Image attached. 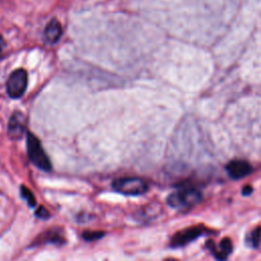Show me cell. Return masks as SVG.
Masks as SVG:
<instances>
[{
  "label": "cell",
  "instance_id": "6da1fadb",
  "mask_svg": "<svg viewBox=\"0 0 261 261\" xmlns=\"http://www.w3.org/2000/svg\"><path fill=\"white\" fill-rule=\"evenodd\" d=\"M203 200V194L196 188H181L171 193L167 198V204L175 209H189Z\"/></svg>",
  "mask_w": 261,
  "mask_h": 261
},
{
  "label": "cell",
  "instance_id": "7a4b0ae2",
  "mask_svg": "<svg viewBox=\"0 0 261 261\" xmlns=\"http://www.w3.org/2000/svg\"><path fill=\"white\" fill-rule=\"evenodd\" d=\"M27 151L30 161L39 169L49 172L52 170L51 161L46 154L40 140L31 132L27 130Z\"/></svg>",
  "mask_w": 261,
  "mask_h": 261
},
{
  "label": "cell",
  "instance_id": "3957f363",
  "mask_svg": "<svg viewBox=\"0 0 261 261\" xmlns=\"http://www.w3.org/2000/svg\"><path fill=\"white\" fill-rule=\"evenodd\" d=\"M112 189L124 196H139L148 191L147 182L138 176H124L116 178L111 184Z\"/></svg>",
  "mask_w": 261,
  "mask_h": 261
},
{
  "label": "cell",
  "instance_id": "277c9868",
  "mask_svg": "<svg viewBox=\"0 0 261 261\" xmlns=\"http://www.w3.org/2000/svg\"><path fill=\"white\" fill-rule=\"evenodd\" d=\"M28 87V72L23 68L13 70L6 82V91L11 99L22 97Z\"/></svg>",
  "mask_w": 261,
  "mask_h": 261
},
{
  "label": "cell",
  "instance_id": "5b68a950",
  "mask_svg": "<svg viewBox=\"0 0 261 261\" xmlns=\"http://www.w3.org/2000/svg\"><path fill=\"white\" fill-rule=\"evenodd\" d=\"M207 228L204 225H193L185 229L178 230L170 239L171 248H180L194 242L205 233Z\"/></svg>",
  "mask_w": 261,
  "mask_h": 261
},
{
  "label": "cell",
  "instance_id": "8992f818",
  "mask_svg": "<svg viewBox=\"0 0 261 261\" xmlns=\"http://www.w3.org/2000/svg\"><path fill=\"white\" fill-rule=\"evenodd\" d=\"M28 117L21 111H14L8 121L7 135L11 140H19L27 133Z\"/></svg>",
  "mask_w": 261,
  "mask_h": 261
},
{
  "label": "cell",
  "instance_id": "52a82bcc",
  "mask_svg": "<svg viewBox=\"0 0 261 261\" xmlns=\"http://www.w3.org/2000/svg\"><path fill=\"white\" fill-rule=\"evenodd\" d=\"M66 243L63 229L61 227H51L41 232L31 244V247L42 246L45 244H53L55 246H62Z\"/></svg>",
  "mask_w": 261,
  "mask_h": 261
},
{
  "label": "cell",
  "instance_id": "ba28073f",
  "mask_svg": "<svg viewBox=\"0 0 261 261\" xmlns=\"http://www.w3.org/2000/svg\"><path fill=\"white\" fill-rule=\"evenodd\" d=\"M225 170L230 178L241 179L253 172L252 165L243 159H233L230 160L225 165Z\"/></svg>",
  "mask_w": 261,
  "mask_h": 261
},
{
  "label": "cell",
  "instance_id": "9c48e42d",
  "mask_svg": "<svg viewBox=\"0 0 261 261\" xmlns=\"http://www.w3.org/2000/svg\"><path fill=\"white\" fill-rule=\"evenodd\" d=\"M205 247L217 260H225L232 252V243L229 238H223L217 245L213 240H207Z\"/></svg>",
  "mask_w": 261,
  "mask_h": 261
},
{
  "label": "cell",
  "instance_id": "30bf717a",
  "mask_svg": "<svg viewBox=\"0 0 261 261\" xmlns=\"http://www.w3.org/2000/svg\"><path fill=\"white\" fill-rule=\"evenodd\" d=\"M61 35H62V27H61L60 22L55 18L51 19L47 23L45 31H44L45 42L47 44L53 45L59 41Z\"/></svg>",
  "mask_w": 261,
  "mask_h": 261
},
{
  "label": "cell",
  "instance_id": "8fae6325",
  "mask_svg": "<svg viewBox=\"0 0 261 261\" xmlns=\"http://www.w3.org/2000/svg\"><path fill=\"white\" fill-rule=\"evenodd\" d=\"M19 192H20L21 198L27 201V203H28V205H29L30 207H32V208H33V207H36V205H37L36 198H35L33 192H32L29 188H27L25 186L22 185V186H20Z\"/></svg>",
  "mask_w": 261,
  "mask_h": 261
},
{
  "label": "cell",
  "instance_id": "7c38bea8",
  "mask_svg": "<svg viewBox=\"0 0 261 261\" xmlns=\"http://www.w3.org/2000/svg\"><path fill=\"white\" fill-rule=\"evenodd\" d=\"M260 227L257 226L255 227L251 232L250 234L247 237V244H249V246H251L252 248H255L257 249L259 247V243H260Z\"/></svg>",
  "mask_w": 261,
  "mask_h": 261
},
{
  "label": "cell",
  "instance_id": "4fadbf2b",
  "mask_svg": "<svg viewBox=\"0 0 261 261\" xmlns=\"http://www.w3.org/2000/svg\"><path fill=\"white\" fill-rule=\"evenodd\" d=\"M104 234H105V232L101 231V230H85L82 233V238L87 242H92V241L102 239L104 237Z\"/></svg>",
  "mask_w": 261,
  "mask_h": 261
},
{
  "label": "cell",
  "instance_id": "5bb4252c",
  "mask_svg": "<svg viewBox=\"0 0 261 261\" xmlns=\"http://www.w3.org/2000/svg\"><path fill=\"white\" fill-rule=\"evenodd\" d=\"M35 215L40 218V219H47L50 217V213L49 211L44 207V206H40L36 212H35Z\"/></svg>",
  "mask_w": 261,
  "mask_h": 261
},
{
  "label": "cell",
  "instance_id": "9a60e30c",
  "mask_svg": "<svg viewBox=\"0 0 261 261\" xmlns=\"http://www.w3.org/2000/svg\"><path fill=\"white\" fill-rule=\"evenodd\" d=\"M252 192H253V188L250 185H246L242 189V195L243 196H249V195L252 194Z\"/></svg>",
  "mask_w": 261,
  "mask_h": 261
},
{
  "label": "cell",
  "instance_id": "2e32d148",
  "mask_svg": "<svg viewBox=\"0 0 261 261\" xmlns=\"http://www.w3.org/2000/svg\"><path fill=\"white\" fill-rule=\"evenodd\" d=\"M4 47H5V41H4L3 37L0 35V56L2 55V52H3Z\"/></svg>",
  "mask_w": 261,
  "mask_h": 261
}]
</instances>
